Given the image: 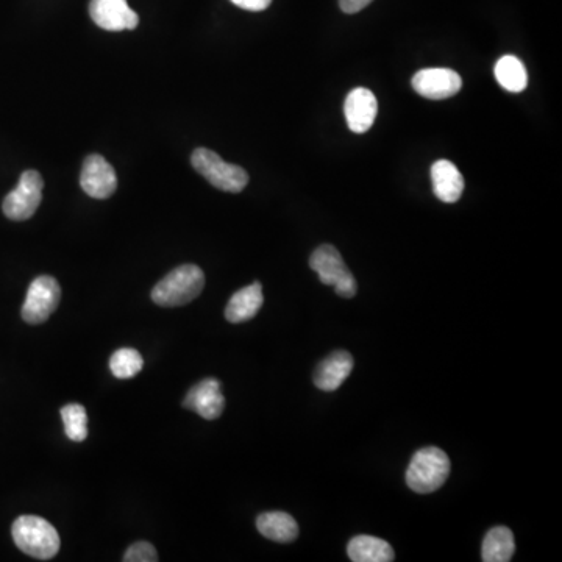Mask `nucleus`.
Wrapping results in <instances>:
<instances>
[{"mask_svg": "<svg viewBox=\"0 0 562 562\" xmlns=\"http://www.w3.org/2000/svg\"><path fill=\"white\" fill-rule=\"evenodd\" d=\"M191 163L207 182L225 193H241L249 183V174L241 166L227 163L213 150L203 147L194 150Z\"/></svg>", "mask_w": 562, "mask_h": 562, "instance_id": "20e7f679", "label": "nucleus"}, {"mask_svg": "<svg viewBox=\"0 0 562 562\" xmlns=\"http://www.w3.org/2000/svg\"><path fill=\"white\" fill-rule=\"evenodd\" d=\"M205 286V275L196 264H183L166 275L152 291V300L158 306H183L200 296Z\"/></svg>", "mask_w": 562, "mask_h": 562, "instance_id": "f03ea898", "label": "nucleus"}, {"mask_svg": "<svg viewBox=\"0 0 562 562\" xmlns=\"http://www.w3.org/2000/svg\"><path fill=\"white\" fill-rule=\"evenodd\" d=\"M516 552L513 531L506 527L492 528L483 542L481 558L484 562H508Z\"/></svg>", "mask_w": 562, "mask_h": 562, "instance_id": "a211bd4d", "label": "nucleus"}, {"mask_svg": "<svg viewBox=\"0 0 562 562\" xmlns=\"http://www.w3.org/2000/svg\"><path fill=\"white\" fill-rule=\"evenodd\" d=\"M310 266L319 275V280L324 285L335 286L338 296L352 299L358 291L355 277L342 260L341 253L336 247L330 246V244L317 247L311 255Z\"/></svg>", "mask_w": 562, "mask_h": 562, "instance_id": "39448f33", "label": "nucleus"}, {"mask_svg": "<svg viewBox=\"0 0 562 562\" xmlns=\"http://www.w3.org/2000/svg\"><path fill=\"white\" fill-rule=\"evenodd\" d=\"M433 191L441 202L455 203L464 191V177L455 164L449 160H439L431 166Z\"/></svg>", "mask_w": 562, "mask_h": 562, "instance_id": "4468645a", "label": "nucleus"}, {"mask_svg": "<svg viewBox=\"0 0 562 562\" xmlns=\"http://www.w3.org/2000/svg\"><path fill=\"white\" fill-rule=\"evenodd\" d=\"M44 180L38 171H25L19 185L5 197V216L11 221H27L40 207L43 200Z\"/></svg>", "mask_w": 562, "mask_h": 562, "instance_id": "0eeeda50", "label": "nucleus"}, {"mask_svg": "<svg viewBox=\"0 0 562 562\" xmlns=\"http://www.w3.org/2000/svg\"><path fill=\"white\" fill-rule=\"evenodd\" d=\"M144 360L141 353L135 349H119L114 352L110 360L111 374L119 380H129L143 370Z\"/></svg>", "mask_w": 562, "mask_h": 562, "instance_id": "aec40b11", "label": "nucleus"}, {"mask_svg": "<svg viewBox=\"0 0 562 562\" xmlns=\"http://www.w3.org/2000/svg\"><path fill=\"white\" fill-rule=\"evenodd\" d=\"M353 364L355 361L349 352L338 350V352L331 353L317 366L316 372H314V385L324 392L336 391L352 374Z\"/></svg>", "mask_w": 562, "mask_h": 562, "instance_id": "ddd939ff", "label": "nucleus"}, {"mask_svg": "<svg viewBox=\"0 0 562 562\" xmlns=\"http://www.w3.org/2000/svg\"><path fill=\"white\" fill-rule=\"evenodd\" d=\"M450 474V459L438 447H425L411 459L406 483L417 494H431L444 486Z\"/></svg>", "mask_w": 562, "mask_h": 562, "instance_id": "7ed1b4c3", "label": "nucleus"}, {"mask_svg": "<svg viewBox=\"0 0 562 562\" xmlns=\"http://www.w3.org/2000/svg\"><path fill=\"white\" fill-rule=\"evenodd\" d=\"M347 553L353 562H391L395 559L394 550L388 542L367 534L353 538Z\"/></svg>", "mask_w": 562, "mask_h": 562, "instance_id": "f3484780", "label": "nucleus"}, {"mask_svg": "<svg viewBox=\"0 0 562 562\" xmlns=\"http://www.w3.org/2000/svg\"><path fill=\"white\" fill-rule=\"evenodd\" d=\"M61 419L65 424L66 436L71 441L82 442L88 438V414L85 406L71 403L61 408Z\"/></svg>", "mask_w": 562, "mask_h": 562, "instance_id": "412c9836", "label": "nucleus"}, {"mask_svg": "<svg viewBox=\"0 0 562 562\" xmlns=\"http://www.w3.org/2000/svg\"><path fill=\"white\" fill-rule=\"evenodd\" d=\"M263 302V286L258 281H255L252 285L239 289L238 292L233 294L227 308H225V317L232 324L250 321V319L257 316L258 311L263 306Z\"/></svg>", "mask_w": 562, "mask_h": 562, "instance_id": "2eb2a0df", "label": "nucleus"}, {"mask_svg": "<svg viewBox=\"0 0 562 562\" xmlns=\"http://www.w3.org/2000/svg\"><path fill=\"white\" fill-rule=\"evenodd\" d=\"M89 15L100 29L108 32L133 30L139 24L138 15L129 7L127 0H91Z\"/></svg>", "mask_w": 562, "mask_h": 562, "instance_id": "9d476101", "label": "nucleus"}, {"mask_svg": "<svg viewBox=\"0 0 562 562\" xmlns=\"http://www.w3.org/2000/svg\"><path fill=\"white\" fill-rule=\"evenodd\" d=\"M378 113L375 94L367 88H355L347 96L344 104L347 125L353 133H366L372 129Z\"/></svg>", "mask_w": 562, "mask_h": 562, "instance_id": "f8f14e48", "label": "nucleus"}, {"mask_svg": "<svg viewBox=\"0 0 562 562\" xmlns=\"http://www.w3.org/2000/svg\"><path fill=\"white\" fill-rule=\"evenodd\" d=\"M495 79L509 93H522L528 86V72L514 55H505L495 65Z\"/></svg>", "mask_w": 562, "mask_h": 562, "instance_id": "6ab92c4d", "label": "nucleus"}, {"mask_svg": "<svg viewBox=\"0 0 562 562\" xmlns=\"http://www.w3.org/2000/svg\"><path fill=\"white\" fill-rule=\"evenodd\" d=\"M374 0H339V7L347 15H355L358 11L364 10L367 5L372 4Z\"/></svg>", "mask_w": 562, "mask_h": 562, "instance_id": "5701e85b", "label": "nucleus"}, {"mask_svg": "<svg viewBox=\"0 0 562 562\" xmlns=\"http://www.w3.org/2000/svg\"><path fill=\"white\" fill-rule=\"evenodd\" d=\"M183 408L194 411L207 420H214L221 416L224 413L225 399L219 380L207 378L189 389L183 400Z\"/></svg>", "mask_w": 562, "mask_h": 562, "instance_id": "9b49d317", "label": "nucleus"}, {"mask_svg": "<svg viewBox=\"0 0 562 562\" xmlns=\"http://www.w3.org/2000/svg\"><path fill=\"white\" fill-rule=\"evenodd\" d=\"M80 185L89 197L104 200L116 193L118 177L113 166L104 157L93 153L83 163Z\"/></svg>", "mask_w": 562, "mask_h": 562, "instance_id": "6e6552de", "label": "nucleus"}, {"mask_svg": "<svg viewBox=\"0 0 562 562\" xmlns=\"http://www.w3.org/2000/svg\"><path fill=\"white\" fill-rule=\"evenodd\" d=\"M125 562H157V550L149 542H136L125 552Z\"/></svg>", "mask_w": 562, "mask_h": 562, "instance_id": "4be33fe9", "label": "nucleus"}, {"mask_svg": "<svg viewBox=\"0 0 562 562\" xmlns=\"http://www.w3.org/2000/svg\"><path fill=\"white\" fill-rule=\"evenodd\" d=\"M461 86H463V80L453 69H422L413 77L414 91L419 96L430 100H444L456 96Z\"/></svg>", "mask_w": 562, "mask_h": 562, "instance_id": "1a4fd4ad", "label": "nucleus"}, {"mask_svg": "<svg viewBox=\"0 0 562 562\" xmlns=\"http://www.w3.org/2000/svg\"><path fill=\"white\" fill-rule=\"evenodd\" d=\"M257 528L264 538L280 542V544H289V542L296 541L299 536V525L294 517L281 513V511L258 516Z\"/></svg>", "mask_w": 562, "mask_h": 562, "instance_id": "dca6fc26", "label": "nucleus"}, {"mask_svg": "<svg viewBox=\"0 0 562 562\" xmlns=\"http://www.w3.org/2000/svg\"><path fill=\"white\" fill-rule=\"evenodd\" d=\"M236 7L247 11H263L269 8L272 0H232Z\"/></svg>", "mask_w": 562, "mask_h": 562, "instance_id": "b1692460", "label": "nucleus"}, {"mask_svg": "<svg viewBox=\"0 0 562 562\" xmlns=\"http://www.w3.org/2000/svg\"><path fill=\"white\" fill-rule=\"evenodd\" d=\"M61 299L58 281L49 275L35 278L22 305V319L30 325L46 322L57 311Z\"/></svg>", "mask_w": 562, "mask_h": 562, "instance_id": "423d86ee", "label": "nucleus"}, {"mask_svg": "<svg viewBox=\"0 0 562 562\" xmlns=\"http://www.w3.org/2000/svg\"><path fill=\"white\" fill-rule=\"evenodd\" d=\"M11 536L21 552L41 561L52 559L60 552V536L43 517H18L11 527Z\"/></svg>", "mask_w": 562, "mask_h": 562, "instance_id": "f257e3e1", "label": "nucleus"}]
</instances>
